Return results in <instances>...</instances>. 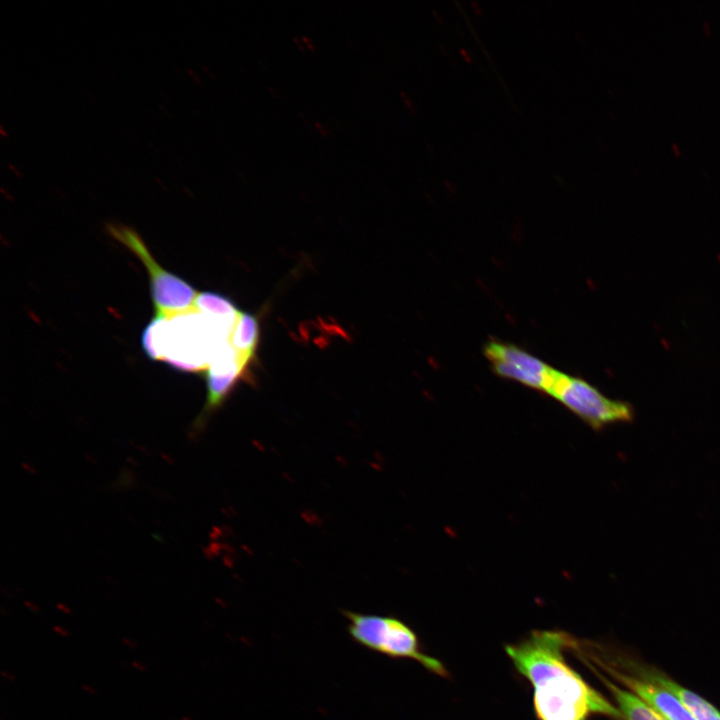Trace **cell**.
Instances as JSON below:
<instances>
[{
	"label": "cell",
	"mask_w": 720,
	"mask_h": 720,
	"mask_svg": "<svg viewBox=\"0 0 720 720\" xmlns=\"http://www.w3.org/2000/svg\"><path fill=\"white\" fill-rule=\"evenodd\" d=\"M573 637L561 631H533L505 650L517 671L533 687L538 720H588L601 714L623 719L618 708L591 688L565 659Z\"/></svg>",
	"instance_id": "cell-1"
},
{
	"label": "cell",
	"mask_w": 720,
	"mask_h": 720,
	"mask_svg": "<svg viewBox=\"0 0 720 720\" xmlns=\"http://www.w3.org/2000/svg\"><path fill=\"white\" fill-rule=\"evenodd\" d=\"M231 330L194 306L168 316H158L143 330L146 355L182 372L206 371L216 348L229 339Z\"/></svg>",
	"instance_id": "cell-2"
},
{
	"label": "cell",
	"mask_w": 720,
	"mask_h": 720,
	"mask_svg": "<svg viewBox=\"0 0 720 720\" xmlns=\"http://www.w3.org/2000/svg\"><path fill=\"white\" fill-rule=\"evenodd\" d=\"M342 614L348 634L358 645L387 657L417 661L434 674L448 676L439 660L422 652L416 633L399 618L349 610Z\"/></svg>",
	"instance_id": "cell-3"
},
{
	"label": "cell",
	"mask_w": 720,
	"mask_h": 720,
	"mask_svg": "<svg viewBox=\"0 0 720 720\" xmlns=\"http://www.w3.org/2000/svg\"><path fill=\"white\" fill-rule=\"evenodd\" d=\"M106 230L146 267L155 315L168 316L194 306L198 292L184 279L163 269L136 230L116 223L107 224Z\"/></svg>",
	"instance_id": "cell-4"
},
{
	"label": "cell",
	"mask_w": 720,
	"mask_h": 720,
	"mask_svg": "<svg viewBox=\"0 0 720 720\" xmlns=\"http://www.w3.org/2000/svg\"><path fill=\"white\" fill-rule=\"evenodd\" d=\"M594 430L630 423L634 408L626 401L606 397L586 380L560 373L550 394Z\"/></svg>",
	"instance_id": "cell-5"
},
{
	"label": "cell",
	"mask_w": 720,
	"mask_h": 720,
	"mask_svg": "<svg viewBox=\"0 0 720 720\" xmlns=\"http://www.w3.org/2000/svg\"><path fill=\"white\" fill-rule=\"evenodd\" d=\"M483 351L496 375L548 395L561 373L514 344L489 341Z\"/></svg>",
	"instance_id": "cell-6"
},
{
	"label": "cell",
	"mask_w": 720,
	"mask_h": 720,
	"mask_svg": "<svg viewBox=\"0 0 720 720\" xmlns=\"http://www.w3.org/2000/svg\"><path fill=\"white\" fill-rule=\"evenodd\" d=\"M607 654V653H606ZM606 665L618 668L637 677L653 681L672 692L695 720H720V712L707 700L682 687L666 675L631 659L612 655L603 656Z\"/></svg>",
	"instance_id": "cell-7"
},
{
	"label": "cell",
	"mask_w": 720,
	"mask_h": 720,
	"mask_svg": "<svg viewBox=\"0 0 720 720\" xmlns=\"http://www.w3.org/2000/svg\"><path fill=\"white\" fill-rule=\"evenodd\" d=\"M593 663L627 687V690L638 696L667 720H695L681 701L665 687L618 668L603 663Z\"/></svg>",
	"instance_id": "cell-8"
},
{
	"label": "cell",
	"mask_w": 720,
	"mask_h": 720,
	"mask_svg": "<svg viewBox=\"0 0 720 720\" xmlns=\"http://www.w3.org/2000/svg\"><path fill=\"white\" fill-rule=\"evenodd\" d=\"M585 663L611 692L624 720H667L638 696L627 689H622L615 685L594 666L587 662Z\"/></svg>",
	"instance_id": "cell-9"
},
{
	"label": "cell",
	"mask_w": 720,
	"mask_h": 720,
	"mask_svg": "<svg viewBox=\"0 0 720 720\" xmlns=\"http://www.w3.org/2000/svg\"><path fill=\"white\" fill-rule=\"evenodd\" d=\"M194 307L231 331L240 315V311L229 298L210 291L198 293Z\"/></svg>",
	"instance_id": "cell-10"
},
{
	"label": "cell",
	"mask_w": 720,
	"mask_h": 720,
	"mask_svg": "<svg viewBox=\"0 0 720 720\" xmlns=\"http://www.w3.org/2000/svg\"><path fill=\"white\" fill-rule=\"evenodd\" d=\"M258 340V320L250 313L240 312L228 341L240 354L251 361L255 356Z\"/></svg>",
	"instance_id": "cell-11"
},
{
	"label": "cell",
	"mask_w": 720,
	"mask_h": 720,
	"mask_svg": "<svg viewBox=\"0 0 720 720\" xmlns=\"http://www.w3.org/2000/svg\"><path fill=\"white\" fill-rule=\"evenodd\" d=\"M315 127L322 136L329 134V129L322 122L315 121Z\"/></svg>",
	"instance_id": "cell-12"
},
{
	"label": "cell",
	"mask_w": 720,
	"mask_h": 720,
	"mask_svg": "<svg viewBox=\"0 0 720 720\" xmlns=\"http://www.w3.org/2000/svg\"><path fill=\"white\" fill-rule=\"evenodd\" d=\"M301 41H302L304 47H306L307 49H309V50H314V49H315V44H314V42H313L309 37H307V36H302V37H301Z\"/></svg>",
	"instance_id": "cell-13"
},
{
	"label": "cell",
	"mask_w": 720,
	"mask_h": 720,
	"mask_svg": "<svg viewBox=\"0 0 720 720\" xmlns=\"http://www.w3.org/2000/svg\"><path fill=\"white\" fill-rule=\"evenodd\" d=\"M53 629H54V631H55L57 634H59L60 636H63V637L69 636V632H67L66 630H64V629H62V628H60V627H58V626H55Z\"/></svg>",
	"instance_id": "cell-14"
},
{
	"label": "cell",
	"mask_w": 720,
	"mask_h": 720,
	"mask_svg": "<svg viewBox=\"0 0 720 720\" xmlns=\"http://www.w3.org/2000/svg\"><path fill=\"white\" fill-rule=\"evenodd\" d=\"M132 666L135 667L137 670H139V671H141V672H145V671H146V667H145L143 664L139 663L138 661H133V662H132Z\"/></svg>",
	"instance_id": "cell-15"
},
{
	"label": "cell",
	"mask_w": 720,
	"mask_h": 720,
	"mask_svg": "<svg viewBox=\"0 0 720 720\" xmlns=\"http://www.w3.org/2000/svg\"><path fill=\"white\" fill-rule=\"evenodd\" d=\"M122 642L130 648H135L137 646L136 643H134L131 639L128 638H122Z\"/></svg>",
	"instance_id": "cell-16"
},
{
	"label": "cell",
	"mask_w": 720,
	"mask_h": 720,
	"mask_svg": "<svg viewBox=\"0 0 720 720\" xmlns=\"http://www.w3.org/2000/svg\"><path fill=\"white\" fill-rule=\"evenodd\" d=\"M82 689L91 695H95L97 693V691L94 688H92L91 686H88V685H82Z\"/></svg>",
	"instance_id": "cell-17"
},
{
	"label": "cell",
	"mask_w": 720,
	"mask_h": 720,
	"mask_svg": "<svg viewBox=\"0 0 720 720\" xmlns=\"http://www.w3.org/2000/svg\"><path fill=\"white\" fill-rule=\"evenodd\" d=\"M400 94L402 95V98H403L404 102L406 103V106H407L409 109H411V104H412V103H411L409 97H408L404 92H402V91L400 92Z\"/></svg>",
	"instance_id": "cell-18"
},
{
	"label": "cell",
	"mask_w": 720,
	"mask_h": 720,
	"mask_svg": "<svg viewBox=\"0 0 720 720\" xmlns=\"http://www.w3.org/2000/svg\"><path fill=\"white\" fill-rule=\"evenodd\" d=\"M1 674H2L3 677L7 678L8 680H11V681H14V680H15V677H14L13 675H11V674H9V673H7V672H5V671H2Z\"/></svg>",
	"instance_id": "cell-19"
},
{
	"label": "cell",
	"mask_w": 720,
	"mask_h": 720,
	"mask_svg": "<svg viewBox=\"0 0 720 720\" xmlns=\"http://www.w3.org/2000/svg\"><path fill=\"white\" fill-rule=\"evenodd\" d=\"M182 720H191V719H189L187 717H183Z\"/></svg>",
	"instance_id": "cell-20"
},
{
	"label": "cell",
	"mask_w": 720,
	"mask_h": 720,
	"mask_svg": "<svg viewBox=\"0 0 720 720\" xmlns=\"http://www.w3.org/2000/svg\"><path fill=\"white\" fill-rule=\"evenodd\" d=\"M1 720H4V719H1Z\"/></svg>",
	"instance_id": "cell-21"
}]
</instances>
